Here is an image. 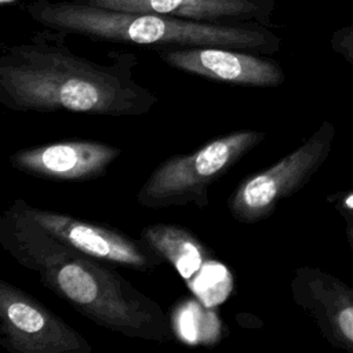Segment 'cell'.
I'll use <instances>...</instances> for the list:
<instances>
[{
	"label": "cell",
	"mask_w": 353,
	"mask_h": 353,
	"mask_svg": "<svg viewBox=\"0 0 353 353\" xmlns=\"http://www.w3.org/2000/svg\"><path fill=\"white\" fill-rule=\"evenodd\" d=\"M25 212L50 234L69 247L105 263L135 270H150L157 265L154 252L127 234L46 208H37L21 199Z\"/></svg>",
	"instance_id": "7"
},
{
	"label": "cell",
	"mask_w": 353,
	"mask_h": 353,
	"mask_svg": "<svg viewBox=\"0 0 353 353\" xmlns=\"http://www.w3.org/2000/svg\"><path fill=\"white\" fill-rule=\"evenodd\" d=\"M345 203H346V205H347V207L353 208V194H352V196H349V197H346Z\"/></svg>",
	"instance_id": "14"
},
{
	"label": "cell",
	"mask_w": 353,
	"mask_h": 353,
	"mask_svg": "<svg viewBox=\"0 0 353 353\" xmlns=\"http://www.w3.org/2000/svg\"><path fill=\"white\" fill-rule=\"evenodd\" d=\"M79 4L128 12H153L216 23L270 26L276 0H69Z\"/></svg>",
	"instance_id": "10"
},
{
	"label": "cell",
	"mask_w": 353,
	"mask_h": 353,
	"mask_svg": "<svg viewBox=\"0 0 353 353\" xmlns=\"http://www.w3.org/2000/svg\"><path fill=\"white\" fill-rule=\"evenodd\" d=\"M141 239L157 256L174 266L193 292L199 274L207 276L210 269L221 265L190 230L178 225H149L141 230Z\"/></svg>",
	"instance_id": "11"
},
{
	"label": "cell",
	"mask_w": 353,
	"mask_h": 353,
	"mask_svg": "<svg viewBox=\"0 0 353 353\" xmlns=\"http://www.w3.org/2000/svg\"><path fill=\"white\" fill-rule=\"evenodd\" d=\"M157 54L168 66L208 80L237 85L274 88L283 84L279 62L263 54L225 47H168Z\"/></svg>",
	"instance_id": "8"
},
{
	"label": "cell",
	"mask_w": 353,
	"mask_h": 353,
	"mask_svg": "<svg viewBox=\"0 0 353 353\" xmlns=\"http://www.w3.org/2000/svg\"><path fill=\"white\" fill-rule=\"evenodd\" d=\"M266 134L256 130H237L215 138L188 154H175L160 163L137 193L139 205L150 210L194 204H210L208 190Z\"/></svg>",
	"instance_id": "4"
},
{
	"label": "cell",
	"mask_w": 353,
	"mask_h": 353,
	"mask_svg": "<svg viewBox=\"0 0 353 353\" xmlns=\"http://www.w3.org/2000/svg\"><path fill=\"white\" fill-rule=\"evenodd\" d=\"M331 128L324 124L309 141L272 167L243 179L228 199L232 218L240 223L268 219L277 204L299 190L327 156Z\"/></svg>",
	"instance_id": "5"
},
{
	"label": "cell",
	"mask_w": 353,
	"mask_h": 353,
	"mask_svg": "<svg viewBox=\"0 0 353 353\" xmlns=\"http://www.w3.org/2000/svg\"><path fill=\"white\" fill-rule=\"evenodd\" d=\"M0 345L11 353H91V343L19 287L0 280Z\"/></svg>",
	"instance_id": "6"
},
{
	"label": "cell",
	"mask_w": 353,
	"mask_h": 353,
	"mask_svg": "<svg viewBox=\"0 0 353 353\" xmlns=\"http://www.w3.org/2000/svg\"><path fill=\"white\" fill-rule=\"evenodd\" d=\"M292 296H294V299L307 298V299H314V301H319V302L334 306L330 302H325L320 298H316L313 295H309V294H305V292H301V291H292ZM338 309H339L338 312H334V310H330V309H313V310H309V312L319 321L331 320V324L336 327V331L339 332V335L343 336L346 341L353 342V306H346L343 309L341 306Z\"/></svg>",
	"instance_id": "12"
},
{
	"label": "cell",
	"mask_w": 353,
	"mask_h": 353,
	"mask_svg": "<svg viewBox=\"0 0 353 353\" xmlns=\"http://www.w3.org/2000/svg\"><path fill=\"white\" fill-rule=\"evenodd\" d=\"M0 244L40 283L97 325L132 339L167 342L171 325L161 306L121 274L36 223L14 200L0 216Z\"/></svg>",
	"instance_id": "2"
},
{
	"label": "cell",
	"mask_w": 353,
	"mask_h": 353,
	"mask_svg": "<svg viewBox=\"0 0 353 353\" xmlns=\"http://www.w3.org/2000/svg\"><path fill=\"white\" fill-rule=\"evenodd\" d=\"M43 28L98 41L135 46L225 47L263 55L280 48V37L261 23H216L153 12H128L69 0H34L25 7Z\"/></svg>",
	"instance_id": "3"
},
{
	"label": "cell",
	"mask_w": 353,
	"mask_h": 353,
	"mask_svg": "<svg viewBox=\"0 0 353 353\" xmlns=\"http://www.w3.org/2000/svg\"><path fill=\"white\" fill-rule=\"evenodd\" d=\"M332 48L353 63V23L339 28L331 37Z\"/></svg>",
	"instance_id": "13"
},
{
	"label": "cell",
	"mask_w": 353,
	"mask_h": 353,
	"mask_svg": "<svg viewBox=\"0 0 353 353\" xmlns=\"http://www.w3.org/2000/svg\"><path fill=\"white\" fill-rule=\"evenodd\" d=\"M11 1H15V0H1V4H7V3H11Z\"/></svg>",
	"instance_id": "15"
},
{
	"label": "cell",
	"mask_w": 353,
	"mask_h": 353,
	"mask_svg": "<svg viewBox=\"0 0 353 353\" xmlns=\"http://www.w3.org/2000/svg\"><path fill=\"white\" fill-rule=\"evenodd\" d=\"M121 154L113 145L98 141H61L21 149L10 154L14 170L26 175L62 182H84L105 175Z\"/></svg>",
	"instance_id": "9"
},
{
	"label": "cell",
	"mask_w": 353,
	"mask_h": 353,
	"mask_svg": "<svg viewBox=\"0 0 353 353\" xmlns=\"http://www.w3.org/2000/svg\"><path fill=\"white\" fill-rule=\"evenodd\" d=\"M66 33L47 29L0 55V103L15 112H69L124 117L149 113L159 98L141 85L132 52L112 51L106 62L74 54Z\"/></svg>",
	"instance_id": "1"
}]
</instances>
